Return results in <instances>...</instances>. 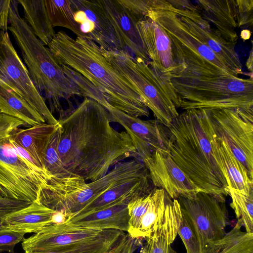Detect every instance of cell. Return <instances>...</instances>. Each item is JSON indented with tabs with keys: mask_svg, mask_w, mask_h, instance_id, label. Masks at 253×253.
Listing matches in <instances>:
<instances>
[{
	"mask_svg": "<svg viewBox=\"0 0 253 253\" xmlns=\"http://www.w3.org/2000/svg\"><path fill=\"white\" fill-rule=\"evenodd\" d=\"M57 120L58 153L71 175L93 181L118 163L139 159L129 135L113 128L108 111L93 99L85 97L76 108L63 110Z\"/></svg>",
	"mask_w": 253,
	"mask_h": 253,
	"instance_id": "cell-1",
	"label": "cell"
},
{
	"mask_svg": "<svg viewBox=\"0 0 253 253\" xmlns=\"http://www.w3.org/2000/svg\"><path fill=\"white\" fill-rule=\"evenodd\" d=\"M47 46L60 65L69 67L87 80L112 107L134 117L149 116V109L137 88L114 67L94 42L79 37L73 38L60 31Z\"/></svg>",
	"mask_w": 253,
	"mask_h": 253,
	"instance_id": "cell-2",
	"label": "cell"
},
{
	"mask_svg": "<svg viewBox=\"0 0 253 253\" xmlns=\"http://www.w3.org/2000/svg\"><path fill=\"white\" fill-rule=\"evenodd\" d=\"M168 127V152L173 160L201 192L225 199L228 187L213 155L214 133L208 110H184Z\"/></svg>",
	"mask_w": 253,
	"mask_h": 253,
	"instance_id": "cell-3",
	"label": "cell"
},
{
	"mask_svg": "<svg viewBox=\"0 0 253 253\" xmlns=\"http://www.w3.org/2000/svg\"><path fill=\"white\" fill-rule=\"evenodd\" d=\"M17 0H12L9 11L8 29L20 48L30 76L39 92L47 100L52 114L64 109L61 100L69 108L70 99L82 96L77 86L64 73L52 53L37 38L29 25L19 14Z\"/></svg>",
	"mask_w": 253,
	"mask_h": 253,
	"instance_id": "cell-4",
	"label": "cell"
},
{
	"mask_svg": "<svg viewBox=\"0 0 253 253\" xmlns=\"http://www.w3.org/2000/svg\"><path fill=\"white\" fill-rule=\"evenodd\" d=\"M179 108L253 109V78L204 76L182 71L170 79Z\"/></svg>",
	"mask_w": 253,
	"mask_h": 253,
	"instance_id": "cell-5",
	"label": "cell"
},
{
	"mask_svg": "<svg viewBox=\"0 0 253 253\" xmlns=\"http://www.w3.org/2000/svg\"><path fill=\"white\" fill-rule=\"evenodd\" d=\"M25 125L21 120L0 113V198L32 203L53 176L23 158L11 141L12 133Z\"/></svg>",
	"mask_w": 253,
	"mask_h": 253,
	"instance_id": "cell-6",
	"label": "cell"
},
{
	"mask_svg": "<svg viewBox=\"0 0 253 253\" xmlns=\"http://www.w3.org/2000/svg\"><path fill=\"white\" fill-rule=\"evenodd\" d=\"M145 16L161 26L170 38L178 73L235 76L209 47L189 31L168 0H156Z\"/></svg>",
	"mask_w": 253,
	"mask_h": 253,
	"instance_id": "cell-7",
	"label": "cell"
},
{
	"mask_svg": "<svg viewBox=\"0 0 253 253\" xmlns=\"http://www.w3.org/2000/svg\"><path fill=\"white\" fill-rule=\"evenodd\" d=\"M102 50L114 67L136 86L156 120L168 127L178 116L180 107L170 79L128 52Z\"/></svg>",
	"mask_w": 253,
	"mask_h": 253,
	"instance_id": "cell-8",
	"label": "cell"
},
{
	"mask_svg": "<svg viewBox=\"0 0 253 253\" xmlns=\"http://www.w3.org/2000/svg\"><path fill=\"white\" fill-rule=\"evenodd\" d=\"M133 160L131 158L118 163L104 176L89 183L83 177L74 175L53 176L41 190L37 201L51 209L63 212L68 218L108 191L130 167Z\"/></svg>",
	"mask_w": 253,
	"mask_h": 253,
	"instance_id": "cell-9",
	"label": "cell"
},
{
	"mask_svg": "<svg viewBox=\"0 0 253 253\" xmlns=\"http://www.w3.org/2000/svg\"><path fill=\"white\" fill-rule=\"evenodd\" d=\"M127 209V233L133 238L145 239L165 229L178 228L180 223V205L163 189L154 188L148 194L130 201Z\"/></svg>",
	"mask_w": 253,
	"mask_h": 253,
	"instance_id": "cell-10",
	"label": "cell"
},
{
	"mask_svg": "<svg viewBox=\"0 0 253 253\" xmlns=\"http://www.w3.org/2000/svg\"><path fill=\"white\" fill-rule=\"evenodd\" d=\"M215 137L223 142L253 179V109H208Z\"/></svg>",
	"mask_w": 253,
	"mask_h": 253,
	"instance_id": "cell-11",
	"label": "cell"
},
{
	"mask_svg": "<svg viewBox=\"0 0 253 253\" xmlns=\"http://www.w3.org/2000/svg\"><path fill=\"white\" fill-rule=\"evenodd\" d=\"M0 78L21 95L50 125L58 124L34 84L7 32L0 31Z\"/></svg>",
	"mask_w": 253,
	"mask_h": 253,
	"instance_id": "cell-12",
	"label": "cell"
},
{
	"mask_svg": "<svg viewBox=\"0 0 253 253\" xmlns=\"http://www.w3.org/2000/svg\"><path fill=\"white\" fill-rule=\"evenodd\" d=\"M177 200L194 225L201 251L224 237L229 221L225 199L199 192L193 199L180 197Z\"/></svg>",
	"mask_w": 253,
	"mask_h": 253,
	"instance_id": "cell-13",
	"label": "cell"
},
{
	"mask_svg": "<svg viewBox=\"0 0 253 253\" xmlns=\"http://www.w3.org/2000/svg\"><path fill=\"white\" fill-rule=\"evenodd\" d=\"M111 122L121 125L129 135L139 159L150 157L157 150L168 151L171 133L168 127L156 120H144L114 108L108 110Z\"/></svg>",
	"mask_w": 253,
	"mask_h": 253,
	"instance_id": "cell-14",
	"label": "cell"
},
{
	"mask_svg": "<svg viewBox=\"0 0 253 253\" xmlns=\"http://www.w3.org/2000/svg\"><path fill=\"white\" fill-rule=\"evenodd\" d=\"M153 185L163 189L171 199L180 197L195 198L201 192L198 187L178 166L167 151L157 150L143 160Z\"/></svg>",
	"mask_w": 253,
	"mask_h": 253,
	"instance_id": "cell-15",
	"label": "cell"
},
{
	"mask_svg": "<svg viewBox=\"0 0 253 253\" xmlns=\"http://www.w3.org/2000/svg\"><path fill=\"white\" fill-rule=\"evenodd\" d=\"M109 230L77 227L64 222L53 224L28 238H24L22 247L26 253H45L95 239Z\"/></svg>",
	"mask_w": 253,
	"mask_h": 253,
	"instance_id": "cell-16",
	"label": "cell"
},
{
	"mask_svg": "<svg viewBox=\"0 0 253 253\" xmlns=\"http://www.w3.org/2000/svg\"><path fill=\"white\" fill-rule=\"evenodd\" d=\"M137 27L149 64L163 76L171 79L178 72L172 43L166 31L158 23L145 16L137 23Z\"/></svg>",
	"mask_w": 253,
	"mask_h": 253,
	"instance_id": "cell-17",
	"label": "cell"
},
{
	"mask_svg": "<svg viewBox=\"0 0 253 253\" xmlns=\"http://www.w3.org/2000/svg\"><path fill=\"white\" fill-rule=\"evenodd\" d=\"M107 16L116 38L125 51L146 63L150 61L144 49L137 27L138 21L118 0H102Z\"/></svg>",
	"mask_w": 253,
	"mask_h": 253,
	"instance_id": "cell-18",
	"label": "cell"
},
{
	"mask_svg": "<svg viewBox=\"0 0 253 253\" xmlns=\"http://www.w3.org/2000/svg\"><path fill=\"white\" fill-rule=\"evenodd\" d=\"M196 2L201 15L213 25L215 32L235 45L238 39L235 30L237 28L236 0H199Z\"/></svg>",
	"mask_w": 253,
	"mask_h": 253,
	"instance_id": "cell-19",
	"label": "cell"
},
{
	"mask_svg": "<svg viewBox=\"0 0 253 253\" xmlns=\"http://www.w3.org/2000/svg\"><path fill=\"white\" fill-rule=\"evenodd\" d=\"M127 204H118L84 214L71 215L64 223L77 227L127 232L129 219Z\"/></svg>",
	"mask_w": 253,
	"mask_h": 253,
	"instance_id": "cell-20",
	"label": "cell"
},
{
	"mask_svg": "<svg viewBox=\"0 0 253 253\" xmlns=\"http://www.w3.org/2000/svg\"><path fill=\"white\" fill-rule=\"evenodd\" d=\"M56 211L36 201L1 218L0 225L5 229L25 234H36L53 224L52 217Z\"/></svg>",
	"mask_w": 253,
	"mask_h": 253,
	"instance_id": "cell-21",
	"label": "cell"
},
{
	"mask_svg": "<svg viewBox=\"0 0 253 253\" xmlns=\"http://www.w3.org/2000/svg\"><path fill=\"white\" fill-rule=\"evenodd\" d=\"M178 15L189 31L209 47L235 76L243 74L235 45L225 40L213 28H205L185 16Z\"/></svg>",
	"mask_w": 253,
	"mask_h": 253,
	"instance_id": "cell-22",
	"label": "cell"
},
{
	"mask_svg": "<svg viewBox=\"0 0 253 253\" xmlns=\"http://www.w3.org/2000/svg\"><path fill=\"white\" fill-rule=\"evenodd\" d=\"M93 24V41L106 51H124L106 13L102 0H71Z\"/></svg>",
	"mask_w": 253,
	"mask_h": 253,
	"instance_id": "cell-23",
	"label": "cell"
},
{
	"mask_svg": "<svg viewBox=\"0 0 253 253\" xmlns=\"http://www.w3.org/2000/svg\"><path fill=\"white\" fill-rule=\"evenodd\" d=\"M212 146L214 158L226 179L228 188L246 192L253 191V179L225 144L215 135Z\"/></svg>",
	"mask_w": 253,
	"mask_h": 253,
	"instance_id": "cell-24",
	"label": "cell"
},
{
	"mask_svg": "<svg viewBox=\"0 0 253 253\" xmlns=\"http://www.w3.org/2000/svg\"><path fill=\"white\" fill-rule=\"evenodd\" d=\"M59 126V123L57 125L45 123L25 129L20 127L13 132L12 139L32 156L40 168L44 169L43 156L51 137Z\"/></svg>",
	"mask_w": 253,
	"mask_h": 253,
	"instance_id": "cell-25",
	"label": "cell"
},
{
	"mask_svg": "<svg viewBox=\"0 0 253 253\" xmlns=\"http://www.w3.org/2000/svg\"><path fill=\"white\" fill-rule=\"evenodd\" d=\"M0 111L1 113L17 118L31 126L46 123L36 110L0 78Z\"/></svg>",
	"mask_w": 253,
	"mask_h": 253,
	"instance_id": "cell-26",
	"label": "cell"
},
{
	"mask_svg": "<svg viewBox=\"0 0 253 253\" xmlns=\"http://www.w3.org/2000/svg\"><path fill=\"white\" fill-rule=\"evenodd\" d=\"M21 5L24 20L37 38L48 45L55 32L49 20L43 0H18Z\"/></svg>",
	"mask_w": 253,
	"mask_h": 253,
	"instance_id": "cell-27",
	"label": "cell"
},
{
	"mask_svg": "<svg viewBox=\"0 0 253 253\" xmlns=\"http://www.w3.org/2000/svg\"><path fill=\"white\" fill-rule=\"evenodd\" d=\"M231 198L230 206L234 210L237 222L247 233H253V191L246 192L228 188Z\"/></svg>",
	"mask_w": 253,
	"mask_h": 253,
	"instance_id": "cell-28",
	"label": "cell"
},
{
	"mask_svg": "<svg viewBox=\"0 0 253 253\" xmlns=\"http://www.w3.org/2000/svg\"><path fill=\"white\" fill-rule=\"evenodd\" d=\"M45 4L50 21L53 28L56 26L62 27L77 34L71 0H45Z\"/></svg>",
	"mask_w": 253,
	"mask_h": 253,
	"instance_id": "cell-29",
	"label": "cell"
},
{
	"mask_svg": "<svg viewBox=\"0 0 253 253\" xmlns=\"http://www.w3.org/2000/svg\"><path fill=\"white\" fill-rule=\"evenodd\" d=\"M242 227L237 222L233 228L225 234L221 253H253V233L242 231Z\"/></svg>",
	"mask_w": 253,
	"mask_h": 253,
	"instance_id": "cell-30",
	"label": "cell"
},
{
	"mask_svg": "<svg viewBox=\"0 0 253 253\" xmlns=\"http://www.w3.org/2000/svg\"><path fill=\"white\" fill-rule=\"evenodd\" d=\"M178 228H168L145 239L139 253H169L177 235Z\"/></svg>",
	"mask_w": 253,
	"mask_h": 253,
	"instance_id": "cell-31",
	"label": "cell"
},
{
	"mask_svg": "<svg viewBox=\"0 0 253 253\" xmlns=\"http://www.w3.org/2000/svg\"><path fill=\"white\" fill-rule=\"evenodd\" d=\"M181 219L177 234L185 246L187 253H201L198 235L191 219L181 208Z\"/></svg>",
	"mask_w": 253,
	"mask_h": 253,
	"instance_id": "cell-32",
	"label": "cell"
},
{
	"mask_svg": "<svg viewBox=\"0 0 253 253\" xmlns=\"http://www.w3.org/2000/svg\"><path fill=\"white\" fill-rule=\"evenodd\" d=\"M24 235L5 229L0 225V252L14 253L15 245L23 240Z\"/></svg>",
	"mask_w": 253,
	"mask_h": 253,
	"instance_id": "cell-33",
	"label": "cell"
},
{
	"mask_svg": "<svg viewBox=\"0 0 253 253\" xmlns=\"http://www.w3.org/2000/svg\"><path fill=\"white\" fill-rule=\"evenodd\" d=\"M237 27L248 25L252 26L253 16V0H237Z\"/></svg>",
	"mask_w": 253,
	"mask_h": 253,
	"instance_id": "cell-34",
	"label": "cell"
},
{
	"mask_svg": "<svg viewBox=\"0 0 253 253\" xmlns=\"http://www.w3.org/2000/svg\"><path fill=\"white\" fill-rule=\"evenodd\" d=\"M140 240L125 234L107 253H133L138 248Z\"/></svg>",
	"mask_w": 253,
	"mask_h": 253,
	"instance_id": "cell-35",
	"label": "cell"
},
{
	"mask_svg": "<svg viewBox=\"0 0 253 253\" xmlns=\"http://www.w3.org/2000/svg\"><path fill=\"white\" fill-rule=\"evenodd\" d=\"M31 203L9 198H0V219L6 215L28 206Z\"/></svg>",
	"mask_w": 253,
	"mask_h": 253,
	"instance_id": "cell-36",
	"label": "cell"
},
{
	"mask_svg": "<svg viewBox=\"0 0 253 253\" xmlns=\"http://www.w3.org/2000/svg\"><path fill=\"white\" fill-rule=\"evenodd\" d=\"M10 0H0V31L7 32Z\"/></svg>",
	"mask_w": 253,
	"mask_h": 253,
	"instance_id": "cell-37",
	"label": "cell"
},
{
	"mask_svg": "<svg viewBox=\"0 0 253 253\" xmlns=\"http://www.w3.org/2000/svg\"><path fill=\"white\" fill-rule=\"evenodd\" d=\"M223 238L219 241L211 243L206 246L201 251V253H221L223 247Z\"/></svg>",
	"mask_w": 253,
	"mask_h": 253,
	"instance_id": "cell-38",
	"label": "cell"
},
{
	"mask_svg": "<svg viewBox=\"0 0 253 253\" xmlns=\"http://www.w3.org/2000/svg\"><path fill=\"white\" fill-rule=\"evenodd\" d=\"M246 67L248 70L250 72V73L253 74V51L251 50L249 56L246 61Z\"/></svg>",
	"mask_w": 253,
	"mask_h": 253,
	"instance_id": "cell-39",
	"label": "cell"
},
{
	"mask_svg": "<svg viewBox=\"0 0 253 253\" xmlns=\"http://www.w3.org/2000/svg\"><path fill=\"white\" fill-rule=\"evenodd\" d=\"M241 38L244 40H249L251 36V32L250 30L247 29L243 30L241 31Z\"/></svg>",
	"mask_w": 253,
	"mask_h": 253,
	"instance_id": "cell-40",
	"label": "cell"
},
{
	"mask_svg": "<svg viewBox=\"0 0 253 253\" xmlns=\"http://www.w3.org/2000/svg\"><path fill=\"white\" fill-rule=\"evenodd\" d=\"M169 253H177L171 247H170L169 249Z\"/></svg>",
	"mask_w": 253,
	"mask_h": 253,
	"instance_id": "cell-41",
	"label": "cell"
},
{
	"mask_svg": "<svg viewBox=\"0 0 253 253\" xmlns=\"http://www.w3.org/2000/svg\"></svg>",
	"mask_w": 253,
	"mask_h": 253,
	"instance_id": "cell-42",
	"label": "cell"
}]
</instances>
